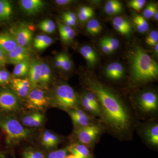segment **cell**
<instances>
[{
  "mask_svg": "<svg viewBox=\"0 0 158 158\" xmlns=\"http://www.w3.org/2000/svg\"><path fill=\"white\" fill-rule=\"evenodd\" d=\"M49 98L50 104L66 112L80 107L78 94L67 83H60L56 85Z\"/></svg>",
  "mask_w": 158,
  "mask_h": 158,
  "instance_id": "277c9868",
  "label": "cell"
},
{
  "mask_svg": "<svg viewBox=\"0 0 158 158\" xmlns=\"http://www.w3.org/2000/svg\"><path fill=\"white\" fill-rule=\"evenodd\" d=\"M25 106L29 110L43 111L50 104L49 98L42 88H32L26 98Z\"/></svg>",
  "mask_w": 158,
  "mask_h": 158,
  "instance_id": "52a82bcc",
  "label": "cell"
},
{
  "mask_svg": "<svg viewBox=\"0 0 158 158\" xmlns=\"http://www.w3.org/2000/svg\"><path fill=\"white\" fill-rule=\"evenodd\" d=\"M20 6L22 9L28 14H34L39 12L44 4L41 0H21Z\"/></svg>",
  "mask_w": 158,
  "mask_h": 158,
  "instance_id": "d6986e66",
  "label": "cell"
},
{
  "mask_svg": "<svg viewBox=\"0 0 158 158\" xmlns=\"http://www.w3.org/2000/svg\"><path fill=\"white\" fill-rule=\"evenodd\" d=\"M73 156L74 155L73 154L69 155H67L65 158H73Z\"/></svg>",
  "mask_w": 158,
  "mask_h": 158,
  "instance_id": "681fc988",
  "label": "cell"
},
{
  "mask_svg": "<svg viewBox=\"0 0 158 158\" xmlns=\"http://www.w3.org/2000/svg\"><path fill=\"white\" fill-rule=\"evenodd\" d=\"M7 63L6 53L0 48V68L4 67Z\"/></svg>",
  "mask_w": 158,
  "mask_h": 158,
  "instance_id": "f6af8a7d",
  "label": "cell"
},
{
  "mask_svg": "<svg viewBox=\"0 0 158 158\" xmlns=\"http://www.w3.org/2000/svg\"><path fill=\"white\" fill-rule=\"evenodd\" d=\"M45 116L40 111L34 110L22 117L21 123L28 128L40 127L45 120Z\"/></svg>",
  "mask_w": 158,
  "mask_h": 158,
  "instance_id": "4fadbf2b",
  "label": "cell"
},
{
  "mask_svg": "<svg viewBox=\"0 0 158 158\" xmlns=\"http://www.w3.org/2000/svg\"><path fill=\"white\" fill-rule=\"evenodd\" d=\"M104 72L108 78L114 81H119L124 77L125 69L120 62H114L106 66Z\"/></svg>",
  "mask_w": 158,
  "mask_h": 158,
  "instance_id": "9a60e30c",
  "label": "cell"
},
{
  "mask_svg": "<svg viewBox=\"0 0 158 158\" xmlns=\"http://www.w3.org/2000/svg\"><path fill=\"white\" fill-rule=\"evenodd\" d=\"M80 53L86 60L89 68H93L98 63V54L91 46H82L80 48Z\"/></svg>",
  "mask_w": 158,
  "mask_h": 158,
  "instance_id": "2e32d148",
  "label": "cell"
},
{
  "mask_svg": "<svg viewBox=\"0 0 158 158\" xmlns=\"http://www.w3.org/2000/svg\"><path fill=\"white\" fill-rule=\"evenodd\" d=\"M11 76L9 72L6 70H0V85H6L11 82Z\"/></svg>",
  "mask_w": 158,
  "mask_h": 158,
  "instance_id": "ab89813d",
  "label": "cell"
},
{
  "mask_svg": "<svg viewBox=\"0 0 158 158\" xmlns=\"http://www.w3.org/2000/svg\"><path fill=\"white\" fill-rule=\"evenodd\" d=\"M86 98L93 105L97 110L100 111L102 113L100 104L99 102L98 99L97 98L95 94L91 92L90 90L86 89L82 93Z\"/></svg>",
  "mask_w": 158,
  "mask_h": 158,
  "instance_id": "836d02e7",
  "label": "cell"
},
{
  "mask_svg": "<svg viewBox=\"0 0 158 158\" xmlns=\"http://www.w3.org/2000/svg\"><path fill=\"white\" fill-rule=\"evenodd\" d=\"M94 14L93 8L88 6H81L77 12V18L81 23L87 22L92 19Z\"/></svg>",
  "mask_w": 158,
  "mask_h": 158,
  "instance_id": "83f0119b",
  "label": "cell"
},
{
  "mask_svg": "<svg viewBox=\"0 0 158 158\" xmlns=\"http://www.w3.org/2000/svg\"><path fill=\"white\" fill-rule=\"evenodd\" d=\"M102 29V26L101 23L95 19H91L87 22L86 31L88 34L92 36L98 35L101 33Z\"/></svg>",
  "mask_w": 158,
  "mask_h": 158,
  "instance_id": "f1b7e54d",
  "label": "cell"
},
{
  "mask_svg": "<svg viewBox=\"0 0 158 158\" xmlns=\"http://www.w3.org/2000/svg\"><path fill=\"white\" fill-rule=\"evenodd\" d=\"M112 25L116 31L122 35L129 37L132 33L131 25L127 19L120 16H116L112 20Z\"/></svg>",
  "mask_w": 158,
  "mask_h": 158,
  "instance_id": "e0dca14e",
  "label": "cell"
},
{
  "mask_svg": "<svg viewBox=\"0 0 158 158\" xmlns=\"http://www.w3.org/2000/svg\"><path fill=\"white\" fill-rule=\"evenodd\" d=\"M103 132V128L99 123H95L86 127L75 128L74 138L77 142L84 144L90 148L93 147Z\"/></svg>",
  "mask_w": 158,
  "mask_h": 158,
  "instance_id": "8992f818",
  "label": "cell"
},
{
  "mask_svg": "<svg viewBox=\"0 0 158 158\" xmlns=\"http://www.w3.org/2000/svg\"><path fill=\"white\" fill-rule=\"evenodd\" d=\"M11 33L19 46L27 47L33 39V33L30 29L26 27H21L13 29Z\"/></svg>",
  "mask_w": 158,
  "mask_h": 158,
  "instance_id": "7c38bea8",
  "label": "cell"
},
{
  "mask_svg": "<svg viewBox=\"0 0 158 158\" xmlns=\"http://www.w3.org/2000/svg\"><path fill=\"white\" fill-rule=\"evenodd\" d=\"M158 11L156 5L153 3H149L143 11V17L146 19H149L153 17L156 12Z\"/></svg>",
  "mask_w": 158,
  "mask_h": 158,
  "instance_id": "e575fe53",
  "label": "cell"
},
{
  "mask_svg": "<svg viewBox=\"0 0 158 158\" xmlns=\"http://www.w3.org/2000/svg\"><path fill=\"white\" fill-rule=\"evenodd\" d=\"M123 10L122 4L117 0H110L107 1L105 5V12L109 15H114L120 14Z\"/></svg>",
  "mask_w": 158,
  "mask_h": 158,
  "instance_id": "d4e9b609",
  "label": "cell"
},
{
  "mask_svg": "<svg viewBox=\"0 0 158 158\" xmlns=\"http://www.w3.org/2000/svg\"><path fill=\"white\" fill-rule=\"evenodd\" d=\"M142 136L146 143L152 147L158 146V124L156 122H151L145 124L142 130Z\"/></svg>",
  "mask_w": 158,
  "mask_h": 158,
  "instance_id": "30bf717a",
  "label": "cell"
},
{
  "mask_svg": "<svg viewBox=\"0 0 158 158\" xmlns=\"http://www.w3.org/2000/svg\"><path fill=\"white\" fill-rule=\"evenodd\" d=\"M154 18L156 20V21L158 20V11H157L156 12L155 14L153 16Z\"/></svg>",
  "mask_w": 158,
  "mask_h": 158,
  "instance_id": "c3c4849f",
  "label": "cell"
},
{
  "mask_svg": "<svg viewBox=\"0 0 158 158\" xmlns=\"http://www.w3.org/2000/svg\"><path fill=\"white\" fill-rule=\"evenodd\" d=\"M39 29L44 33L52 34L56 30V25L53 21L50 19H45L40 23Z\"/></svg>",
  "mask_w": 158,
  "mask_h": 158,
  "instance_id": "1f68e13d",
  "label": "cell"
},
{
  "mask_svg": "<svg viewBox=\"0 0 158 158\" xmlns=\"http://www.w3.org/2000/svg\"><path fill=\"white\" fill-rule=\"evenodd\" d=\"M73 158H80L76 156H74Z\"/></svg>",
  "mask_w": 158,
  "mask_h": 158,
  "instance_id": "f907efd6",
  "label": "cell"
},
{
  "mask_svg": "<svg viewBox=\"0 0 158 158\" xmlns=\"http://www.w3.org/2000/svg\"><path fill=\"white\" fill-rule=\"evenodd\" d=\"M11 88L19 98H26L32 88L29 79L15 78L11 79Z\"/></svg>",
  "mask_w": 158,
  "mask_h": 158,
  "instance_id": "8fae6325",
  "label": "cell"
},
{
  "mask_svg": "<svg viewBox=\"0 0 158 158\" xmlns=\"http://www.w3.org/2000/svg\"><path fill=\"white\" fill-rule=\"evenodd\" d=\"M133 21L137 31L139 33L143 34L148 31L149 27V24L147 20L143 16L136 15L133 18Z\"/></svg>",
  "mask_w": 158,
  "mask_h": 158,
  "instance_id": "4dcf8cb0",
  "label": "cell"
},
{
  "mask_svg": "<svg viewBox=\"0 0 158 158\" xmlns=\"http://www.w3.org/2000/svg\"><path fill=\"white\" fill-rule=\"evenodd\" d=\"M127 55L132 85L140 86L157 78V62L142 47L134 45L129 50Z\"/></svg>",
  "mask_w": 158,
  "mask_h": 158,
  "instance_id": "7a4b0ae2",
  "label": "cell"
},
{
  "mask_svg": "<svg viewBox=\"0 0 158 158\" xmlns=\"http://www.w3.org/2000/svg\"><path fill=\"white\" fill-rule=\"evenodd\" d=\"M53 42V40L46 35H37L34 40V48L38 50H43L49 47Z\"/></svg>",
  "mask_w": 158,
  "mask_h": 158,
  "instance_id": "484cf974",
  "label": "cell"
},
{
  "mask_svg": "<svg viewBox=\"0 0 158 158\" xmlns=\"http://www.w3.org/2000/svg\"><path fill=\"white\" fill-rule=\"evenodd\" d=\"M136 110L144 116L153 115L158 109L157 94L152 90H145L140 92L134 99Z\"/></svg>",
  "mask_w": 158,
  "mask_h": 158,
  "instance_id": "5b68a950",
  "label": "cell"
},
{
  "mask_svg": "<svg viewBox=\"0 0 158 158\" xmlns=\"http://www.w3.org/2000/svg\"><path fill=\"white\" fill-rule=\"evenodd\" d=\"M13 12L11 3L6 0H0V22L8 20Z\"/></svg>",
  "mask_w": 158,
  "mask_h": 158,
  "instance_id": "4316f807",
  "label": "cell"
},
{
  "mask_svg": "<svg viewBox=\"0 0 158 158\" xmlns=\"http://www.w3.org/2000/svg\"><path fill=\"white\" fill-rule=\"evenodd\" d=\"M40 62L39 60H33L30 62L29 71V80L32 88H40L39 74Z\"/></svg>",
  "mask_w": 158,
  "mask_h": 158,
  "instance_id": "7402d4cb",
  "label": "cell"
},
{
  "mask_svg": "<svg viewBox=\"0 0 158 158\" xmlns=\"http://www.w3.org/2000/svg\"><path fill=\"white\" fill-rule=\"evenodd\" d=\"M67 112L71 118L75 128L86 127L99 123L94 117L86 113L80 107L69 110Z\"/></svg>",
  "mask_w": 158,
  "mask_h": 158,
  "instance_id": "9c48e42d",
  "label": "cell"
},
{
  "mask_svg": "<svg viewBox=\"0 0 158 158\" xmlns=\"http://www.w3.org/2000/svg\"><path fill=\"white\" fill-rule=\"evenodd\" d=\"M62 53L58 54L55 57L54 59V64L58 69L62 70Z\"/></svg>",
  "mask_w": 158,
  "mask_h": 158,
  "instance_id": "ee69618b",
  "label": "cell"
},
{
  "mask_svg": "<svg viewBox=\"0 0 158 158\" xmlns=\"http://www.w3.org/2000/svg\"><path fill=\"white\" fill-rule=\"evenodd\" d=\"M104 38L107 43L108 45L113 52L116 51L119 48L120 43L118 39L112 37H109V36L104 37Z\"/></svg>",
  "mask_w": 158,
  "mask_h": 158,
  "instance_id": "f35d334b",
  "label": "cell"
},
{
  "mask_svg": "<svg viewBox=\"0 0 158 158\" xmlns=\"http://www.w3.org/2000/svg\"><path fill=\"white\" fill-rule=\"evenodd\" d=\"M61 17H62V21H63L62 23L65 24V25L73 28V27L76 26L77 21L74 20L65 16L63 14H62L61 15Z\"/></svg>",
  "mask_w": 158,
  "mask_h": 158,
  "instance_id": "7bdbcfd3",
  "label": "cell"
},
{
  "mask_svg": "<svg viewBox=\"0 0 158 158\" xmlns=\"http://www.w3.org/2000/svg\"><path fill=\"white\" fill-rule=\"evenodd\" d=\"M31 51L27 47L17 46L14 50L6 53L7 62L16 65L26 60H29Z\"/></svg>",
  "mask_w": 158,
  "mask_h": 158,
  "instance_id": "5bb4252c",
  "label": "cell"
},
{
  "mask_svg": "<svg viewBox=\"0 0 158 158\" xmlns=\"http://www.w3.org/2000/svg\"><path fill=\"white\" fill-rule=\"evenodd\" d=\"M99 44L101 49L104 53L106 54V55H109V54H111L113 53V52L111 50L104 38H102Z\"/></svg>",
  "mask_w": 158,
  "mask_h": 158,
  "instance_id": "b9f144b4",
  "label": "cell"
},
{
  "mask_svg": "<svg viewBox=\"0 0 158 158\" xmlns=\"http://www.w3.org/2000/svg\"><path fill=\"white\" fill-rule=\"evenodd\" d=\"M52 73L51 67L48 64L40 62L39 74L40 88H47L52 80Z\"/></svg>",
  "mask_w": 158,
  "mask_h": 158,
  "instance_id": "44dd1931",
  "label": "cell"
},
{
  "mask_svg": "<svg viewBox=\"0 0 158 158\" xmlns=\"http://www.w3.org/2000/svg\"><path fill=\"white\" fill-rule=\"evenodd\" d=\"M73 0H56L55 2L58 6H68L75 2Z\"/></svg>",
  "mask_w": 158,
  "mask_h": 158,
  "instance_id": "bcb514c9",
  "label": "cell"
},
{
  "mask_svg": "<svg viewBox=\"0 0 158 158\" xmlns=\"http://www.w3.org/2000/svg\"><path fill=\"white\" fill-rule=\"evenodd\" d=\"M69 152L80 158H94L89 148L84 144L74 142L67 147Z\"/></svg>",
  "mask_w": 158,
  "mask_h": 158,
  "instance_id": "ffe728a7",
  "label": "cell"
},
{
  "mask_svg": "<svg viewBox=\"0 0 158 158\" xmlns=\"http://www.w3.org/2000/svg\"><path fill=\"white\" fill-rule=\"evenodd\" d=\"M58 27L60 38L63 42H71L75 37L76 32L73 28L65 25L61 22H58Z\"/></svg>",
  "mask_w": 158,
  "mask_h": 158,
  "instance_id": "cb8c5ba5",
  "label": "cell"
},
{
  "mask_svg": "<svg viewBox=\"0 0 158 158\" xmlns=\"http://www.w3.org/2000/svg\"><path fill=\"white\" fill-rule=\"evenodd\" d=\"M40 141L44 147L49 149L56 147L61 142V138L53 132L45 130L41 135Z\"/></svg>",
  "mask_w": 158,
  "mask_h": 158,
  "instance_id": "ac0fdd59",
  "label": "cell"
},
{
  "mask_svg": "<svg viewBox=\"0 0 158 158\" xmlns=\"http://www.w3.org/2000/svg\"><path fill=\"white\" fill-rule=\"evenodd\" d=\"M22 158H46L42 152L39 150L29 147L24 150L22 153Z\"/></svg>",
  "mask_w": 158,
  "mask_h": 158,
  "instance_id": "d6a6232c",
  "label": "cell"
},
{
  "mask_svg": "<svg viewBox=\"0 0 158 158\" xmlns=\"http://www.w3.org/2000/svg\"><path fill=\"white\" fill-rule=\"evenodd\" d=\"M155 52L156 55H157L158 53V43L156 44L155 46Z\"/></svg>",
  "mask_w": 158,
  "mask_h": 158,
  "instance_id": "7dc6e473",
  "label": "cell"
},
{
  "mask_svg": "<svg viewBox=\"0 0 158 158\" xmlns=\"http://www.w3.org/2000/svg\"><path fill=\"white\" fill-rule=\"evenodd\" d=\"M30 62L29 60H26L15 65L13 71L15 76L21 77L25 76L28 74Z\"/></svg>",
  "mask_w": 158,
  "mask_h": 158,
  "instance_id": "f546056e",
  "label": "cell"
},
{
  "mask_svg": "<svg viewBox=\"0 0 158 158\" xmlns=\"http://www.w3.org/2000/svg\"><path fill=\"white\" fill-rule=\"evenodd\" d=\"M145 42L150 46H154L158 43V33L156 30L151 31L145 40Z\"/></svg>",
  "mask_w": 158,
  "mask_h": 158,
  "instance_id": "d590c367",
  "label": "cell"
},
{
  "mask_svg": "<svg viewBox=\"0 0 158 158\" xmlns=\"http://www.w3.org/2000/svg\"><path fill=\"white\" fill-rule=\"evenodd\" d=\"M68 152L67 148L53 151L49 153L48 158H65Z\"/></svg>",
  "mask_w": 158,
  "mask_h": 158,
  "instance_id": "74e56055",
  "label": "cell"
},
{
  "mask_svg": "<svg viewBox=\"0 0 158 158\" xmlns=\"http://www.w3.org/2000/svg\"><path fill=\"white\" fill-rule=\"evenodd\" d=\"M21 108L19 98L12 90H0V110L7 113H15Z\"/></svg>",
  "mask_w": 158,
  "mask_h": 158,
  "instance_id": "ba28073f",
  "label": "cell"
},
{
  "mask_svg": "<svg viewBox=\"0 0 158 158\" xmlns=\"http://www.w3.org/2000/svg\"><path fill=\"white\" fill-rule=\"evenodd\" d=\"M17 46L11 34L8 33L0 34V48L6 53L14 50Z\"/></svg>",
  "mask_w": 158,
  "mask_h": 158,
  "instance_id": "603a6c76",
  "label": "cell"
},
{
  "mask_svg": "<svg viewBox=\"0 0 158 158\" xmlns=\"http://www.w3.org/2000/svg\"><path fill=\"white\" fill-rule=\"evenodd\" d=\"M0 129L6 144L11 146L28 140L34 132L33 130L23 126L20 122L11 115L0 116Z\"/></svg>",
  "mask_w": 158,
  "mask_h": 158,
  "instance_id": "3957f363",
  "label": "cell"
},
{
  "mask_svg": "<svg viewBox=\"0 0 158 158\" xmlns=\"http://www.w3.org/2000/svg\"><path fill=\"white\" fill-rule=\"evenodd\" d=\"M86 89L93 92L98 99L102 111V121L112 132L120 138L128 135L132 119L123 101L113 90L90 74L83 77Z\"/></svg>",
  "mask_w": 158,
  "mask_h": 158,
  "instance_id": "6da1fadb",
  "label": "cell"
},
{
  "mask_svg": "<svg viewBox=\"0 0 158 158\" xmlns=\"http://www.w3.org/2000/svg\"><path fill=\"white\" fill-rule=\"evenodd\" d=\"M146 2L145 0H132L129 2L128 5L136 11H139L144 7Z\"/></svg>",
  "mask_w": 158,
  "mask_h": 158,
  "instance_id": "60d3db41",
  "label": "cell"
},
{
  "mask_svg": "<svg viewBox=\"0 0 158 158\" xmlns=\"http://www.w3.org/2000/svg\"><path fill=\"white\" fill-rule=\"evenodd\" d=\"M73 65L72 61L68 54L62 53V70L68 72L71 70Z\"/></svg>",
  "mask_w": 158,
  "mask_h": 158,
  "instance_id": "8d00e7d4",
  "label": "cell"
}]
</instances>
